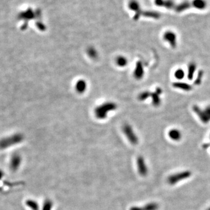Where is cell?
<instances>
[{
  "label": "cell",
  "mask_w": 210,
  "mask_h": 210,
  "mask_svg": "<svg viewBox=\"0 0 210 210\" xmlns=\"http://www.w3.org/2000/svg\"><path fill=\"white\" fill-rule=\"evenodd\" d=\"M24 140V136L21 134H15L0 140V150L7 149L12 146L18 144Z\"/></svg>",
  "instance_id": "obj_1"
},
{
  "label": "cell",
  "mask_w": 210,
  "mask_h": 210,
  "mask_svg": "<svg viewBox=\"0 0 210 210\" xmlns=\"http://www.w3.org/2000/svg\"><path fill=\"white\" fill-rule=\"evenodd\" d=\"M192 173L189 170H185L170 175L168 177L167 181L170 185H174L182 180H185L190 177Z\"/></svg>",
  "instance_id": "obj_2"
},
{
  "label": "cell",
  "mask_w": 210,
  "mask_h": 210,
  "mask_svg": "<svg viewBox=\"0 0 210 210\" xmlns=\"http://www.w3.org/2000/svg\"><path fill=\"white\" fill-rule=\"evenodd\" d=\"M193 110L199 117L200 120L205 124L210 121V106H208L204 110L201 109L197 106H193Z\"/></svg>",
  "instance_id": "obj_3"
},
{
  "label": "cell",
  "mask_w": 210,
  "mask_h": 210,
  "mask_svg": "<svg viewBox=\"0 0 210 210\" xmlns=\"http://www.w3.org/2000/svg\"><path fill=\"white\" fill-rule=\"evenodd\" d=\"M137 169H138V173L141 176H146L148 174V168L146 164L145 160L142 156H140L137 158Z\"/></svg>",
  "instance_id": "obj_4"
},
{
  "label": "cell",
  "mask_w": 210,
  "mask_h": 210,
  "mask_svg": "<svg viewBox=\"0 0 210 210\" xmlns=\"http://www.w3.org/2000/svg\"><path fill=\"white\" fill-rule=\"evenodd\" d=\"M124 132L125 136L132 144L136 145L138 144V138L130 125H125L124 128Z\"/></svg>",
  "instance_id": "obj_5"
},
{
  "label": "cell",
  "mask_w": 210,
  "mask_h": 210,
  "mask_svg": "<svg viewBox=\"0 0 210 210\" xmlns=\"http://www.w3.org/2000/svg\"><path fill=\"white\" fill-rule=\"evenodd\" d=\"M164 39L167 42L172 48H175L177 45V38L175 33L171 31H167L164 35Z\"/></svg>",
  "instance_id": "obj_6"
},
{
  "label": "cell",
  "mask_w": 210,
  "mask_h": 210,
  "mask_svg": "<svg viewBox=\"0 0 210 210\" xmlns=\"http://www.w3.org/2000/svg\"><path fill=\"white\" fill-rule=\"evenodd\" d=\"M22 163L21 156L18 154H14L12 156L10 161L11 169L16 171L19 169Z\"/></svg>",
  "instance_id": "obj_7"
},
{
  "label": "cell",
  "mask_w": 210,
  "mask_h": 210,
  "mask_svg": "<svg viewBox=\"0 0 210 210\" xmlns=\"http://www.w3.org/2000/svg\"><path fill=\"white\" fill-rule=\"evenodd\" d=\"M159 207L160 206L158 203L155 202H152L141 207L138 206L131 207L130 208V210H158Z\"/></svg>",
  "instance_id": "obj_8"
},
{
  "label": "cell",
  "mask_w": 210,
  "mask_h": 210,
  "mask_svg": "<svg viewBox=\"0 0 210 210\" xmlns=\"http://www.w3.org/2000/svg\"><path fill=\"white\" fill-rule=\"evenodd\" d=\"M162 91L160 88H157L155 92L152 93L151 96L152 97V103L155 106H160L161 102L160 100V95L162 94Z\"/></svg>",
  "instance_id": "obj_9"
},
{
  "label": "cell",
  "mask_w": 210,
  "mask_h": 210,
  "mask_svg": "<svg viewBox=\"0 0 210 210\" xmlns=\"http://www.w3.org/2000/svg\"><path fill=\"white\" fill-rule=\"evenodd\" d=\"M168 135L169 137L171 140L175 141H180V139L182 138V133L180 131L177 129H171V130L169 131L168 133Z\"/></svg>",
  "instance_id": "obj_10"
},
{
  "label": "cell",
  "mask_w": 210,
  "mask_h": 210,
  "mask_svg": "<svg viewBox=\"0 0 210 210\" xmlns=\"http://www.w3.org/2000/svg\"><path fill=\"white\" fill-rule=\"evenodd\" d=\"M173 87L185 91H190L192 90V86L191 85L182 82H176L173 84Z\"/></svg>",
  "instance_id": "obj_11"
},
{
  "label": "cell",
  "mask_w": 210,
  "mask_h": 210,
  "mask_svg": "<svg viewBox=\"0 0 210 210\" xmlns=\"http://www.w3.org/2000/svg\"><path fill=\"white\" fill-rule=\"evenodd\" d=\"M134 75L137 79L141 78L144 75V68L141 62L138 63L137 64L134 72Z\"/></svg>",
  "instance_id": "obj_12"
},
{
  "label": "cell",
  "mask_w": 210,
  "mask_h": 210,
  "mask_svg": "<svg viewBox=\"0 0 210 210\" xmlns=\"http://www.w3.org/2000/svg\"><path fill=\"white\" fill-rule=\"evenodd\" d=\"M197 68V66L195 63H191L188 67V72H187V78L189 80H192L193 79L195 70Z\"/></svg>",
  "instance_id": "obj_13"
},
{
  "label": "cell",
  "mask_w": 210,
  "mask_h": 210,
  "mask_svg": "<svg viewBox=\"0 0 210 210\" xmlns=\"http://www.w3.org/2000/svg\"><path fill=\"white\" fill-rule=\"evenodd\" d=\"M26 205H27L29 208H30L32 210H39V205L37 201L34 200H26Z\"/></svg>",
  "instance_id": "obj_14"
},
{
  "label": "cell",
  "mask_w": 210,
  "mask_h": 210,
  "mask_svg": "<svg viewBox=\"0 0 210 210\" xmlns=\"http://www.w3.org/2000/svg\"><path fill=\"white\" fill-rule=\"evenodd\" d=\"M129 7L130 10L135 11L136 13H138V11L140 10V4L136 0H130L129 2Z\"/></svg>",
  "instance_id": "obj_15"
},
{
  "label": "cell",
  "mask_w": 210,
  "mask_h": 210,
  "mask_svg": "<svg viewBox=\"0 0 210 210\" xmlns=\"http://www.w3.org/2000/svg\"><path fill=\"white\" fill-rule=\"evenodd\" d=\"M53 207V202L50 199H47L43 203L42 210H52Z\"/></svg>",
  "instance_id": "obj_16"
},
{
  "label": "cell",
  "mask_w": 210,
  "mask_h": 210,
  "mask_svg": "<svg viewBox=\"0 0 210 210\" xmlns=\"http://www.w3.org/2000/svg\"><path fill=\"white\" fill-rule=\"evenodd\" d=\"M174 75H175V78L177 80H181L184 78V77L185 76V72L184 70H183V69L179 68V69L176 70V71H175Z\"/></svg>",
  "instance_id": "obj_17"
},
{
  "label": "cell",
  "mask_w": 210,
  "mask_h": 210,
  "mask_svg": "<svg viewBox=\"0 0 210 210\" xmlns=\"http://www.w3.org/2000/svg\"><path fill=\"white\" fill-rule=\"evenodd\" d=\"M151 94L149 92H144L139 96V99L141 100H146L150 96Z\"/></svg>",
  "instance_id": "obj_18"
},
{
  "label": "cell",
  "mask_w": 210,
  "mask_h": 210,
  "mask_svg": "<svg viewBox=\"0 0 210 210\" xmlns=\"http://www.w3.org/2000/svg\"><path fill=\"white\" fill-rule=\"evenodd\" d=\"M203 76V72L202 71H201L199 72L198 75H197V77L195 82V85H200V83L201 82Z\"/></svg>",
  "instance_id": "obj_19"
},
{
  "label": "cell",
  "mask_w": 210,
  "mask_h": 210,
  "mask_svg": "<svg viewBox=\"0 0 210 210\" xmlns=\"http://www.w3.org/2000/svg\"><path fill=\"white\" fill-rule=\"evenodd\" d=\"M4 172L0 169V180L2 179V177L4 176Z\"/></svg>",
  "instance_id": "obj_20"
},
{
  "label": "cell",
  "mask_w": 210,
  "mask_h": 210,
  "mask_svg": "<svg viewBox=\"0 0 210 210\" xmlns=\"http://www.w3.org/2000/svg\"><path fill=\"white\" fill-rule=\"evenodd\" d=\"M210 147V144H204V145H203V147H204V148H208V147Z\"/></svg>",
  "instance_id": "obj_21"
},
{
  "label": "cell",
  "mask_w": 210,
  "mask_h": 210,
  "mask_svg": "<svg viewBox=\"0 0 210 210\" xmlns=\"http://www.w3.org/2000/svg\"><path fill=\"white\" fill-rule=\"evenodd\" d=\"M207 210H210V208H208V209H207Z\"/></svg>",
  "instance_id": "obj_22"
}]
</instances>
